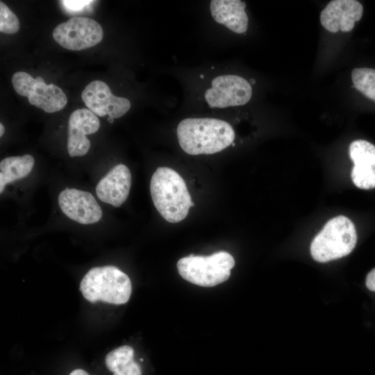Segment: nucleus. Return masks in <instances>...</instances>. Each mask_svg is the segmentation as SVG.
<instances>
[{
  "mask_svg": "<svg viewBox=\"0 0 375 375\" xmlns=\"http://www.w3.org/2000/svg\"><path fill=\"white\" fill-rule=\"evenodd\" d=\"M181 149L190 155L212 154L233 144L235 132L228 122L214 118H187L176 129Z\"/></svg>",
  "mask_w": 375,
  "mask_h": 375,
  "instance_id": "nucleus-1",
  "label": "nucleus"
},
{
  "mask_svg": "<svg viewBox=\"0 0 375 375\" xmlns=\"http://www.w3.org/2000/svg\"><path fill=\"white\" fill-rule=\"evenodd\" d=\"M150 192L156 208L170 223L183 220L194 206L185 182L169 167L157 168L151 176Z\"/></svg>",
  "mask_w": 375,
  "mask_h": 375,
  "instance_id": "nucleus-2",
  "label": "nucleus"
},
{
  "mask_svg": "<svg viewBox=\"0 0 375 375\" xmlns=\"http://www.w3.org/2000/svg\"><path fill=\"white\" fill-rule=\"evenodd\" d=\"M80 290L90 303L119 305L129 300L132 285L127 274L115 266L106 265L90 269L81 281Z\"/></svg>",
  "mask_w": 375,
  "mask_h": 375,
  "instance_id": "nucleus-3",
  "label": "nucleus"
},
{
  "mask_svg": "<svg viewBox=\"0 0 375 375\" xmlns=\"http://www.w3.org/2000/svg\"><path fill=\"white\" fill-rule=\"evenodd\" d=\"M357 242L353 223L348 217L337 216L324 225L310 245L312 258L326 262L349 255Z\"/></svg>",
  "mask_w": 375,
  "mask_h": 375,
  "instance_id": "nucleus-4",
  "label": "nucleus"
},
{
  "mask_svg": "<svg viewBox=\"0 0 375 375\" xmlns=\"http://www.w3.org/2000/svg\"><path fill=\"white\" fill-rule=\"evenodd\" d=\"M235 260L226 251H218L210 256H194L181 258L176 264L183 278L202 287H213L227 281Z\"/></svg>",
  "mask_w": 375,
  "mask_h": 375,
  "instance_id": "nucleus-5",
  "label": "nucleus"
},
{
  "mask_svg": "<svg viewBox=\"0 0 375 375\" xmlns=\"http://www.w3.org/2000/svg\"><path fill=\"white\" fill-rule=\"evenodd\" d=\"M15 92L28 97V102L47 112L62 110L67 102L64 92L57 85L47 84L41 76L33 78L24 72H15L12 76Z\"/></svg>",
  "mask_w": 375,
  "mask_h": 375,
  "instance_id": "nucleus-6",
  "label": "nucleus"
},
{
  "mask_svg": "<svg viewBox=\"0 0 375 375\" xmlns=\"http://www.w3.org/2000/svg\"><path fill=\"white\" fill-rule=\"evenodd\" d=\"M52 35L55 41L65 49L80 51L99 43L103 39V31L94 19L74 17L57 25Z\"/></svg>",
  "mask_w": 375,
  "mask_h": 375,
  "instance_id": "nucleus-7",
  "label": "nucleus"
},
{
  "mask_svg": "<svg viewBox=\"0 0 375 375\" xmlns=\"http://www.w3.org/2000/svg\"><path fill=\"white\" fill-rule=\"evenodd\" d=\"M252 95L250 83L242 76L233 74L215 77L211 88L205 93V99L210 108H224L248 103Z\"/></svg>",
  "mask_w": 375,
  "mask_h": 375,
  "instance_id": "nucleus-8",
  "label": "nucleus"
},
{
  "mask_svg": "<svg viewBox=\"0 0 375 375\" xmlns=\"http://www.w3.org/2000/svg\"><path fill=\"white\" fill-rule=\"evenodd\" d=\"M81 98L86 107L99 117L108 115L112 119L119 118L131 108L128 99L115 96L105 82L98 80L86 85Z\"/></svg>",
  "mask_w": 375,
  "mask_h": 375,
  "instance_id": "nucleus-9",
  "label": "nucleus"
},
{
  "mask_svg": "<svg viewBox=\"0 0 375 375\" xmlns=\"http://www.w3.org/2000/svg\"><path fill=\"white\" fill-rule=\"evenodd\" d=\"M58 204L69 219L81 224L99 222L102 210L92 194L75 188H66L58 195Z\"/></svg>",
  "mask_w": 375,
  "mask_h": 375,
  "instance_id": "nucleus-10",
  "label": "nucleus"
},
{
  "mask_svg": "<svg viewBox=\"0 0 375 375\" xmlns=\"http://www.w3.org/2000/svg\"><path fill=\"white\" fill-rule=\"evenodd\" d=\"M99 126V119L89 109L74 110L68 122L67 151L69 156L85 155L90 147V141L85 135L96 133Z\"/></svg>",
  "mask_w": 375,
  "mask_h": 375,
  "instance_id": "nucleus-11",
  "label": "nucleus"
},
{
  "mask_svg": "<svg viewBox=\"0 0 375 375\" xmlns=\"http://www.w3.org/2000/svg\"><path fill=\"white\" fill-rule=\"evenodd\" d=\"M363 12V6L356 0H333L320 13L322 26L331 33L351 31Z\"/></svg>",
  "mask_w": 375,
  "mask_h": 375,
  "instance_id": "nucleus-12",
  "label": "nucleus"
},
{
  "mask_svg": "<svg viewBox=\"0 0 375 375\" xmlns=\"http://www.w3.org/2000/svg\"><path fill=\"white\" fill-rule=\"evenodd\" d=\"M349 156L353 162L351 176L358 188L370 190L375 188V146L364 140L352 142Z\"/></svg>",
  "mask_w": 375,
  "mask_h": 375,
  "instance_id": "nucleus-13",
  "label": "nucleus"
},
{
  "mask_svg": "<svg viewBox=\"0 0 375 375\" xmlns=\"http://www.w3.org/2000/svg\"><path fill=\"white\" fill-rule=\"evenodd\" d=\"M131 185V174L127 166L118 164L98 183L96 193L103 202L119 207L125 202Z\"/></svg>",
  "mask_w": 375,
  "mask_h": 375,
  "instance_id": "nucleus-14",
  "label": "nucleus"
},
{
  "mask_svg": "<svg viewBox=\"0 0 375 375\" xmlns=\"http://www.w3.org/2000/svg\"><path fill=\"white\" fill-rule=\"evenodd\" d=\"M246 3L240 0H212L210 3L212 17L236 33H243L248 28Z\"/></svg>",
  "mask_w": 375,
  "mask_h": 375,
  "instance_id": "nucleus-15",
  "label": "nucleus"
},
{
  "mask_svg": "<svg viewBox=\"0 0 375 375\" xmlns=\"http://www.w3.org/2000/svg\"><path fill=\"white\" fill-rule=\"evenodd\" d=\"M133 357V349L128 345H122L106 355L105 364L113 375H142L141 367Z\"/></svg>",
  "mask_w": 375,
  "mask_h": 375,
  "instance_id": "nucleus-16",
  "label": "nucleus"
},
{
  "mask_svg": "<svg viewBox=\"0 0 375 375\" xmlns=\"http://www.w3.org/2000/svg\"><path fill=\"white\" fill-rule=\"evenodd\" d=\"M34 162V158L30 154L3 159L0 162V193L6 184L26 177L31 172Z\"/></svg>",
  "mask_w": 375,
  "mask_h": 375,
  "instance_id": "nucleus-17",
  "label": "nucleus"
},
{
  "mask_svg": "<svg viewBox=\"0 0 375 375\" xmlns=\"http://www.w3.org/2000/svg\"><path fill=\"white\" fill-rule=\"evenodd\" d=\"M353 87L367 98L375 101V69L362 67L351 72Z\"/></svg>",
  "mask_w": 375,
  "mask_h": 375,
  "instance_id": "nucleus-18",
  "label": "nucleus"
},
{
  "mask_svg": "<svg viewBox=\"0 0 375 375\" xmlns=\"http://www.w3.org/2000/svg\"><path fill=\"white\" fill-rule=\"evenodd\" d=\"M20 24L16 15L3 2L0 1V31L14 34L19 30Z\"/></svg>",
  "mask_w": 375,
  "mask_h": 375,
  "instance_id": "nucleus-19",
  "label": "nucleus"
},
{
  "mask_svg": "<svg viewBox=\"0 0 375 375\" xmlns=\"http://www.w3.org/2000/svg\"><path fill=\"white\" fill-rule=\"evenodd\" d=\"M60 2L62 3L63 6L69 9L72 10L73 11H78L83 9L85 6L90 4L92 1H77V0H65L61 1Z\"/></svg>",
  "mask_w": 375,
  "mask_h": 375,
  "instance_id": "nucleus-20",
  "label": "nucleus"
},
{
  "mask_svg": "<svg viewBox=\"0 0 375 375\" xmlns=\"http://www.w3.org/2000/svg\"><path fill=\"white\" fill-rule=\"evenodd\" d=\"M365 285L368 290L375 292V268L372 269L366 276Z\"/></svg>",
  "mask_w": 375,
  "mask_h": 375,
  "instance_id": "nucleus-21",
  "label": "nucleus"
},
{
  "mask_svg": "<svg viewBox=\"0 0 375 375\" xmlns=\"http://www.w3.org/2000/svg\"><path fill=\"white\" fill-rule=\"evenodd\" d=\"M69 375H90L87 372L81 369L73 370Z\"/></svg>",
  "mask_w": 375,
  "mask_h": 375,
  "instance_id": "nucleus-22",
  "label": "nucleus"
},
{
  "mask_svg": "<svg viewBox=\"0 0 375 375\" xmlns=\"http://www.w3.org/2000/svg\"><path fill=\"white\" fill-rule=\"evenodd\" d=\"M4 131H5L4 126H3V125L1 123V124H0V137H1V136L3 135V134L4 133Z\"/></svg>",
  "mask_w": 375,
  "mask_h": 375,
  "instance_id": "nucleus-23",
  "label": "nucleus"
},
{
  "mask_svg": "<svg viewBox=\"0 0 375 375\" xmlns=\"http://www.w3.org/2000/svg\"><path fill=\"white\" fill-rule=\"evenodd\" d=\"M108 122L110 123H112L114 122V119L108 117Z\"/></svg>",
  "mask_w": 375,
  "mask_h": 375,
  "instance_id": "nucleus-24",
  "label": "nucleus"
}]
</instances>
